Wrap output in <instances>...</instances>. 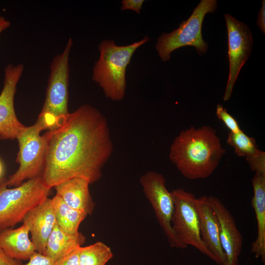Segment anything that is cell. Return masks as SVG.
Returning <instances> with one entry per match:
<instances>
[{
	"mask_svg": "<svg viewBox=\"0 0 265 265\" xmlns=\"http://www.w3.org/2000/svg\"><path fill=\"white\" fill-rule=\"evenodd\" d=\"M45 134L41 177L48 187L76 177L86 179L90 185L101 179L114 147L107 120L99 110L81 105Z\"/></svg>",
	"mask_w": 265,
	"mask_h": 265,
	"instance_id": "cell-1",
	"label": "cell"
},
{
	"mask_svg": "<svg viewBox=\"0 0 265 265\" xmlns=\"http://www.w3.org/2000/svg\"><path fill=\"white\" fill-rule=\"evenodd\" d=\"M225 153L220 139L212 127L192 126L181 131L174 138L169 157L184 177L196 180L212 175Z\"/></svg>",
	"mask_w": 265,
	"mask_h": 265,
	"instance_id": "cell-2",
	"label": "cell"
},
{
	"mask_svg": "<svg viewBox=\"0 0 265 265\" xmlns=\"http://www.w3.org/2000/svg\"><path fill=\"white\" fill-rule=\"evenodd\" d=\"M150 41L147 35L127 46L105 40L98 46L99 59L93 69L92 80L102 89L105 97L113 101L122 100L126 93V71L134 52Z\"/></svg>",
	"mask_w": 265,
	"mask_h": 265,
	"instance_id": "cell-3",
	"label": "cell"
},
{
	"mask_svg": "<svg viewBox=\"0 0 265 265\" xmlns=\"http://www.w3.org/2000/svg\"><path fill=\"white\" fill-rule=\"evenodd\" d=\"M72 46L69 38L63 52L55 55L51 63L44 102L36 121L45 130L57 128L69 113V56Z\"/></svg>",
	"mask_w": 265,
	"mask_h": 265,
	"instance_id": "cell-4",
	"label": "cell"
},
{
	"mask_svg": "<svg viewBox=\"0 0 265 265\" xmlns=\"http://www.w3.org/2000/svg\"><path fill=\"white\" fill-rule=\"evenodd\" d=\"M50 190L41 176L13 187L8 186L7 179H1L0 231L23 222L30 210L48 198Z\"/></svg>",
	"mask_w": 265,
	"mask_h": 265,
	"instance_id": "cell-5",
	"label": "cell"
},
{
	"mask_svg": "<svg viewBox=\"0 0 265 265\" xmlns=\"http://www.w3.org/2000/svg\"><path fill=\"white\" fill-rule=\"evenodd\" d=\"M217 3L216 0H201L191 16L182 22L177 29L159 37L155 48L163 61H169L172 52L185 46L194 47L200 55L207 52L209 44L202 37V23L207 13L216 10Z\"/></svg>",
	"mask_w": 265,
	"mask_h": 265,
	"instance_id": "cell-6",
	"label": "cell"
},
{
	"mask_svg": "<svg viewBox=\"0 0 265 265\" xmlns=\"http://www.w3.org/2000/svg\"><path fill=\"white\" fill-rule=\"evenodd\" d=\"M44 127L39 122L26 127L16 139L19 151L16 161L19 164L17 170L7 178L9 187L17 186L25 181L41 176L47 147L46 134L41 135Z\"/></svg>",
	"mask_w": 265,
	"mask_h": 265,
	"instance_id": "cell-7",
	"label": "cell"
},
{
	"mask_svg": "<svg viewBox=\"0 0 265 265\" xmlns=\"http://www.w3.org/2000/svg\"><path fill=\"white\" fill-rule=\"evenodd\" d=\"M171 193L174 204L171 226L175 236L186 247L188 245L193 246L217 263L215 257L201 238L195 195L182 188L175 189Z\"/></svg>",
	"mask_w": 265,
	"mask_h": 265,
	"instance_id": "cell-8",
	"label": "cell"
},
{
	"mask_svg": "<svg viewBox=\"0 0 265 265\" xmlns=\"http://www.w3.org/2000/svg\"><path fill=\"white\" fill-rule=\"evenodd\" d=\"M139 182L170 246L180 249L186 248L177 239L172 229L174 200L171 191H169L166 187L164 177L159 172L148 171L141 176Z\"/></svg>",
	"mask_w": 265,
	"mask_h": 265,
	"instance_id": "cell-9",
	"label": "cell"
},
{
	"mask_svg": "<svg viewBox=\"0 0 265 265\" xmlns=\"http://www.w3.org/2000/svg\"><path fill=\"white\" fill-rule=\"evenodd\" d=\"M228 33L229 74L225 92L224 101L231 98L233 88L240 71L251 54L253 38L248 27L231 15H224Z\"/></svg>",
	"mask_w": 265,
	"mask_h": 265,
	"instance_id": "cell-10",
	"label": "cell"
},
{
	"mask_svg": "<svg viewBox=\"0 0 265 265\" xmlns=\"http://www.w3.org/2000/svg\"><path fill=\"white\" fill-rule=\"evenodd\" d=\"M22 64H8L4 69L3 87L0 93V139L14 140L26 127L18 119L14 107L18 83L24 71Z\"/></svg>",
	"mask_w": 265,
	"mask_h": 265,
	"instance_id": "cell-11",
	"label": "cell"
},
{
	"mask_svg": "<svg viewBox=\"0 0 265 265\" xmlns=\"http://www.w3.org/2000/svg\"><path fill=\"white\" fill-rule=\"evenodd\" d=\"M208 200L218 219L220 241L225 255L224 265H238L243 241L234 218L219 199L210 196Z\"/></svg>",
	"mask_w": 265,
	"mask_h": 265,
	"instance_id": "cell-12",
	"label": "cell"
},
{
	"mask_svg": "<svg viewBox=\"0 0 265 265\" xmlns=\"http://www.w3.org/2000/svg\"><path fill=\"white\" fill-rule=\"evenodd\" d=\"M22 222L28 229L36 251L45 255L48 238L56 224L52 199L48 197L30 210Z\"/></svg>",
	"mask_w": 265,
	"mask_h": 265,
	"instance_id": "cell-13",
	"label": "cell"
},
{
	"mask_svg": "<svg viewBox=\"0 0 265 265\" xmlns=\"http://www.w3.org/2000/svg\"><path fill=\"white\" fill-rule=\"evenodd\" d=\"M200 224L202 239L208 250L215 257L217 263L224 265L225 255L222 248L217 217L208 200V196H202L196 199Z\"/></svg>",
	"mask_w": 265,
	"mask_h": 265,
	"instance_id": "cell-14",
	"label": "cell"
},
{
	"mask_svg": "<svg viewBox=\"0 0 265 265\" xmlns=\"http://www.w3.org/2000/svg\"><path fill=\"white\" fill-rule=\"evenodd\" d=\"M89 182L81 178H73L55 186L56 194L73 209L90 215L95 206L89 190Z\"/></svg>",
	"mask_w": 265,
	"mask_h": 265,
	"instance_id": "cell-15",
	"label": "cell"
},
{
	"mask_svg": "<svg viewBox=\"0 0 265 265\" xmlns=\"http://www.w3.org/2000/svg\"><path fill=\"white\" fill-rule=\"evenodd\" d=\"M253 196L251 200L257 222V237L251 244V252L265 263V174L255 173L252 179Z\"/></svg>",
	"mask_w": 265,
	"mask_h": 265,
	"instance_id": "cell-16",
	"label": "cell"
},
{
	"mask_svg": "<svg viewBox=\"0 0 265 265\" xmlns=\"http://www.w3.org/2000/svg\"><path fill=\"white\" fill-rule=\"evenodd\" d=\"M29 234L28 228L24 224L17 228L0 231V247L14 259L28 260L36 252Z\"/></svg>",
	"mask_w": 265,
	"mask_h": 265,
	"instance_id": "cell-17",
	"label": "cell"
},
{
	"mask_svg": "<svg viewBox=\"0 0 265 265\" xmlns=\"http://www.w3.org/2000/svg\"><path fill=\"white\" fill-rule=\"evenodd\" d=\"M85 241V237L81 233L69 234L61 229L56 223L48 238L45 255L55 262L81 246Z\"/></svg>",
	"mask_w": 265,
	"mask_h": 265,
	"instance_id": "cell-18",
	"label": "cell"
},
{
	"mask_svg": "<svg viewBox=\"0 0 265 265\" xmlns=\"http://www.w3.org/2000/svg\"><path fill=\"white\" fill-rule=\"evenodd\" d=\"M51 199L57 225L69 234L79 233L80 225L87 215L72 208L56 194Z\"/></svg>",
	"mask_w": 265,
	"mask_h": 265,
	"instance_id": "cell-19",
	"label": "cell"
},
{
	"mask_svg": "<svg viewBox=\"0 0 265 265\" xmlns=\"http://www.w3.org/2000/svg\"><path fill=\"white\" fill-rule=\"evenodd\" d=\"M113 257L111 248L102 241L79 247V265H106Z\"/></svg>",
	"mask_w": 265,
	"mask_h": 265,
	"instance_id": "cell-20",
	"label": "cell"
},
{
	"mask_svg": "<svg viewBox=\"0 0 265 265\" xmlns=\"http://www.w3.org/2000/svg\"><path fill=\"white\" fill-rule=\"evenodd\" d=\"M227 143L234 149L235 153L246 159L257 156L261 150L258 149L255 139L246 134L241 130L228 134Z\"/></svg>",
	"mask_w": 265,
	"mask_h": 265,
	"instance_id": "cell-21",
	"label": "cell"
},
{
	"mask_svg": "<svg viewBox=\"0 0 265 265\" xmlns=\"http://www.w3.org/2000/svg\"><path fill=\"white\" fill-rule=\"evenodd\" d=\"M216 115L232 132H237L241 130L236 119L230 114L227 109L218 104L216 106Z\"/></svg>",
	"mask_w": 265,
	"mask_h": 265,
	"instance_id": "cell-22",
	"label": "cell"
},
{
	"mask_svg": "<svg viewBox=\"0 0 265 265\" xmlns=\"http://www.w3.org/2000/svg\"><path fill=\"white\" fill-rule=\"evenodd\" d=\"M252 171L265 174V152L261 151L259 154L246 159Z\"/></svg>",
	"mask_w": 265,
	"mask_h": 265,
	"instance_id": "cell-23",
	"label": "cell"
},
{
	"mask_svg": "<svg viewBox=\"0 0 265 265\" xmlns=\"http://www.w3.org/2000/svg\"><path fill=\"white\" fill-rule=\"evenodd\" d=\"M54 262V265H79V247Z\"/></svg>",
	"mask_w": 265,
	"mask_h": 265,
	"instance_id": "cell-24",
	"label": "cell"
},
{
	"mask_svg": "<svg viewBox=\"0 0 265 265\" xmlns=\"http://www.w3.org/2000/svg\"><path fill=\"white\" fill-rule=\"evenodd\" d=\"M21 265H54V261L46 255L36 252L27 263Z\"/></svg>",
	"mask_w": 265,
	"mask_h": 265,
	"instance_id": "cell-25",
	"label": "cell"
},
{
	"mask_svg": "<svg viewBox=\"0 0 265 265\" xmlns=\"http://www.w3.org/2000/svg\"><path fill=\"white\" fill-rule=\"evenodd\" d=\"M144 0H123L121 1L122 10H132L140 14Z\"/></svg>",
	"mask_w": 265,
	"mask_h": 265,
	"instance_id": "cell-26",
	"label": "cell"
},
{
	"mask_svg": "<svg viewBox=\"0 0 265 265\" xmlns=\"http://www.w3.org/2000/svg\"><path fill=\"white\" fill-rule=\"evenodd\" d=\"M18 261L8 256L0 247V265H21Z\"/></svg>",
	"mask_w": 265,
	"mask_h": 265,
	"instance_id": "cell-27",
	"label": "cell"
},
{
	"mask_svg": "<svg viewBox=\"0 0 265 265\" xmlns=\"http://www.w3.org/2000/svg\"><path fill=\"white\" fill-rule=\"evenodd\" d=\"M265 1H262V6L260 9L257 24L258 27L262 31L264 34L265 33Z\"/></svg>",
	"mask_w": 265,
	"mask_h": 265,
	"instance_id": "cell-28",
	"label": "cell"
},
{
	"mask_svg": "<svg viewBox=\"0 0 265 265\" xmlns=\"http://www.w3.org/2000/svg\"><path fill=\"white\" fill-rule=\"evenodd\" d=\"M10 26V22L3 16H0V34Z\"/></svg>",
	"mask_w": 265,
	"mask_h": 265,
	"instance_id": "cell-29",
	"label": "cell"
},
{
	"mask_svg": "<svg viewBox=\"0 0 265 265\" xmlns=\"http://www.w3.org/2000/svg\"><path fill=\"white\" fill-rule=\"evenodd\" d=\"M4 173V168L1 160L0 159V180L3 177Z\"/></svg>",
	"mask_w": 265,
	"mask_h": 265,
	"instance_id": "cell-30",
	"label": "cell"
}]
</instances>
